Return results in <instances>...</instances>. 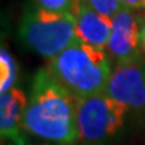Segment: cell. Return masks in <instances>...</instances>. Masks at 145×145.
I'll return each instance as SVG.
<instances>
[{
	"mask_svg": "<svg viewBox=\"0 0 145 145\" xmlns=\"http://www.w3.org/2000/svg\"><path fill=\"white\" fill-rule=\"evenodd\" d=\"M77 99L47 69L36 71L23 116L26 133L48 142L74 145L78 138Z\"/></svg>",
	"mask_w": 145,
	"mask_h": 145,
	"instance_id": "obj_1",
	"label": "cell"
},
{
	"mask_svg": "<svg viewBox=\"0 0 145 145\" xmlns=\"http://www.w3.org/2000/svg\"><path fill=\"white\" fill-rule=\"evenodd\" d=\"M47 71L75 97L104 93L112 66L104 48L78 40L48 61Z\"/></svg>",
	"mask_w": 145,
	"mask_h": 145,
	"instance_id": "obj_2",
	"label": "cell"
},
{
	"mask_svg": "<svg viewBox=\"0 0 145 145\" xmlns=\"http://www.w3.org/2000/svg\"><path fill=\"white\" fill-rule=\"evenodd\" d=\"M19 36L31 51L47 59L79 40L71 12H55L38 4L28 5L24 10Z\"/></svg>",
	"mask_w": 145,
	"mask_h": 145,
	"instance_id": "obj_3",
	"label": "cell"
},
{
	"mask_svg": "<svg viewBox=\"0 0 145 145\" xmlns=\"http://www.w3.org/2000/svg\"><path fill=\"white\" fill-rule=\"evenodd\" d=\"M129 108L108 94L99 93L77 99L78 138L83 144H101L117 135Z\"/></svg>",
	"mask_w": 145,
	"mask_h": 145,
	"instance_id": "obj_4",
	"label": "cell"
},
{
	"mask_svg": "<svg viewBox=\"0 0 145 145\" xmlns=\"http://www.w3.org/2000/svg\"><path fill=\"white\" fill-rule=\"evenodd\" d=\"M105 93L129 110L145 108V59L141 54L116 61Z\"/></svg>",
	"mask_w": 145,
	"mask_h": 145,
	"instance_id": "obj_5",
	"label": "cell"
},
{
	"mask_svg": "<svg viewBox=\"0 0 145 145\" xmlns=\"http://www.w3.org/2000/svg\"><path fill=\"white\" fill-rule=\"evenodd\" d=\"M140 11L122 5V8L112 18V34L108 50L116 61L140 54L141 27L144 23L141 20L142 16Z\"/></svg>",
	"mask_w": 145,
	"mask_h": 145,
	"instance_id": "obj_6",
	"label": "cell"
},
{
	"mask_svg": "<svg viewBox=\"0 0 145 145\" xmlns=\"http://www.w3.org/2000/svg\"><path fill=\"white\" fill-rule=\"evenodd\" d=\"M71 14L75 19L79 40L93 47H108L112 34V18L94 10L88 0H75Z\"/></svg>",
	"mask_w": 145,
	"mask_h": 145,
	"instance_id": "obj_7",
	"label": "cell"
},
{
	"mask_svg": "<svg viewBox=\"0 0 145 145\" xmlns=\"http://www.w3.org/2000/svg\"><path fill=\"white\" fill-rule=\"evenodd\" d=\"M28 102L26 93L19 88H12L0 97V133L3 140L12 145H26L23 135V116Z\"/></svg>",
	"mask_w": 145,
	"mask_h": 145,
	"instance_id": "obj_8",
	"label": "cell"
},
{
	"mask_svg": "<svg viewBox=\"0 0 145 145\" xmlns=\"http://www.w3.org/2000/svg\"><path fill=\"white\" fill-rule=\"evenodd\" d=\"M19 75V69L15 58L11 55L8 48L1 46L0 48V93H7L15 88L16 79Z\"/></svg>",
	"mask_w": 145,
	"mask_h": 145,
	"instance_id": "obj_9",
	"label": "cell"
},
{
	"mask_svg": "<svg viewBox=\"0 0 145 145\" xmlns=\"http://www.w3.org/2000/svg\"><path fill=\"white\" fill-rule=\"evenodd\" d=\"M88 1L94 10L109 18H113L122 8L121 0H88Z\"/></svg>",
	"mask_w": 145,
	"mask_h": 145,
	"instance_id": "obj_10",
	"label": "cell"
},
{
	"mask_svg": "<svg viewBox=\"0 0 145 145\" xmlns=\"http://www.w3.org/2000/svg\"><path fill=\"white\" fill-rule=\"evenodd\" d=\"M75 0H35V4L55 12H71Z\"/></svg>",
	"mask_w": 145,
	"mask_h": 145,
	"instance_id": "obj_11",
	"label": "cell"
},
{
	"mask_svg": "<svg viewBox=\"0 0 145 145\" xmlns=\"http://www.w3.org/2000/svg\"><path fill=\"white\" fill-rule=\"evenodd\" d=\"M122 5L135 10H145V0H121Z\"/></svg>",
	"mask_w": 145,
	"mask_h": 145,
	"instance_id": "obj_12",
	"label": "cell"
},
{
	"mask_svg": "<svg viewBox=\"0 0 145 145\" xmlns=\"http://www.w3.org/2000/svg\"><path fill=\"white\" fill-rule=\"evenodd\" d=\"M140 44H141V48H142V51L145 52V19H144V23H142V27H141Z\"/></svg>",
	"mask_w": 145,
	"mask_h": 145,
	"instance_id": "obj_13",
	"label": "cell"
},
{
	"mask_svg": "<svg viewBox=\"0 0 145 145\" xmlns=\"http://www.w3.org/2000/svg\"><path fill=\"white\" fill-rule=\"evenodd\" d=\"M43 145H48V144H43Z\"/></svg>",
	"mask_w": 145,
	"mask_h": 145,
	"instance_id": "obj_14",
	"label": "cell"
}]
</instances>
